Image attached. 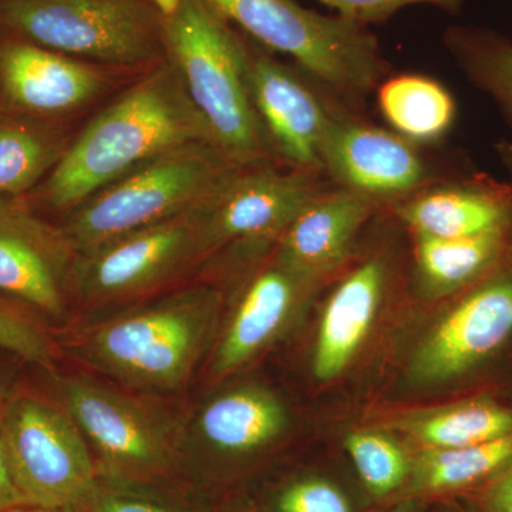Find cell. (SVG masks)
Instances as JSON below:
<instances>
[{
    "label": "cell",
    "instance_id": "6da1fadb",
    "mask_svg": "<svg viewBox=\"0 0 512 512\" xmlns=\"http://www.w3.org/2000/svg\"><path fill=\"white\" fill-rule=\"evenodd\" d=\"M197 141L207 127L173 64H156L127 84L77 131L60 163L28 195L36 210L66 215L150 158ZM212 144V143H211Z\"/></svg>",
    "mask_w": 512,
    "mask_h": 512
},
{
    "label": "cell",
    "instance_id": "7a4b0ae2",
    "mask_svg": "<svg viewBox=\"0 0 512 512\" xmlns=\"http://www.w3.org/2000/svg\"><path fill=\"white\" fill-rule=\"evenodd\" d=\"M221 302L215 286H185L77 328L64 346L134 392H181L210 349Z\"/></svg>",
    "mask_w": 512,
    "mask_h": 512
},
{
    "label": "cell",
    "instance_id": "3957f363",
    "mask_svg": "<svg viewBox=\"0 0 512 512\" xmlns=\"http://www.w3.org/2000/svg\"><path fill=\"white\" fill-rule=\"evenodd\" d=\"M161 23L165 60L177 70L211 143L241 167L276 163L249 94L251 40L204 0H181Z\"/></svg>",
    "mask_w": 512,
    "mask_h": 512
},
{
    "label": "cell",
    "instance_id": "277c9868",
    "mask_svg": "<svg viewBox=\"0 0 512 512\" xmlns=\"http://www.w3.org/2000/svg\"><path fill=\"white\" fill-rule=\"evenodd\" d=\"M256 45L284 55L352 109L390 74L367 26L305 8L296 0H204Z\"/></svg>",
    "mask_w": 512,
    "mask_h": 512
},
{
    "label": "cell",
    "instance_id": "5b68a950",
    "mask_svg": "<svg viewBox=\"0 0 512 512\" xmlns=\"http://www.w3.org/2000/svg\"><path fill=\"white\" fill-rule=\"evenodd\" d=\"M239 167L210 141L185 144L100 188L64 215L60 225L82 254L201 207Z\"/></svg>",
    "mask_w": 512,
    "mask_h": 512
},
{
    "label": "cell",
    "instance_id": "8992f818",
    "mask_svg": "<svg viewBox=\"0 0 512 512\" xmlns=\"http://www.w3.org/2000/svg\"><path fill=\"white\" fill-rule=\"evenodd\" d=\"M0 32L114 69L146 72L165 60L151 0H0Z\"/></svg>",
    "mask_w": 512,
    "mask_h": 512
},
{
    "label": "cell",
    "instance_id": "52a82bcc",
    "mask_svg": "<svg viewBox=\"0 0 512 512\" xmlns=\"http://www.w3.org/2000/svg\"><path fill=\"white\" fill-rule=\"evenodd\" d=\"M2 430L28 505L90 512L101 487L89 443L62 404L23 392L3 400Z\"/></svg>",
    "mask_w": 512,
    "mask_h": 512
},
{
    "label": "cell",
    "instance_id": "ba28073f",
    "mask_svg": "<svg viewBox=\"0 0 512 512\" xmlns=\"http://www.w3.org/2000/svg\"><path fill=\"white\" fill-rule=\"evenodd\" d=\"M204 264L198 207L79 254L74 302L101 309L144 301Z\"/></svg>",
    "mask_w": 512,
    "mask_h": 512
},
{
    "label": "cell",
    "instance_id": "9c48e42d",
    "mask_svg": "<svg viewBox=\"0 0 512 512\" xmlns=\"http://www.w3.org/2000/svg\"><path fill=\"white\" fill-rule=\"evenodd\" d=\"M330 185L323 174L278 163L239 167L200 207L207 262L231 247H274L303 208Z\"/></svg>",
    "mask_w": 512,
    "mask_h": 512
},
{
    "label": "cell",
    "instance_id": "30bf717a",
    "mask_svg": "<svg viewBox=\"0 0 512 512\" xmlns=\"http://www.w3.org/2000/svg\"><path fill=\"white\" fill-rule=\"evenodd\" d=\"M143 73L86 62L0 32V111L5 113L73 124Z\"/></svg>",
    "mask_w": 512,
    "mask_h": 512
},
{
    "label": "cell",
    "instance_id": "8fae6325",
    "mask_svg": "<svg viewBox=\"0 0 512 512\" xmlns=\"http://www.w3.org/2000/svg\"><path fill=\"white\" fill-rule=\"evenodd\" d=\"M57 390L59 403L113 476L150 478L173 464V423L150 404L86 377H63Z\"/></svg>",
    "mask_w": 512,
    "mask_h": 512
},
{
    "label": "cell",
    "instance_id": "7c38bea8",
    "mask_svg": "<svg viewBox=\"0 0 512 512\" xmlns=\"http://www.w3.org/2000/svg\"><path fill=\"white\" fill-rule=\"evenodd\" d=\"M77 256L62 225L42 217L28 195H0V296L43 318H66Z\"/></svg>",
    "mask_w": 512,
    "mask_h": 512
},
{
    "label": "cell",
    "instance_id": "4fadbf2b",
    "mask_svg": "<svg viewBox=\"0 0 512 512\" xmlns=\"http://www.w3.org/2000/svg\"><path fill=\"white\" fill-rule=\"evenodd\" d=\"M322 171L330 183L386 210L439 181L419 144L362 119L343 101L336 103L323 140Z\"/></svg>",
    "mask_w": 512,
    "mask_h": 512
},
{
    "label": "cell",
    "instance_id": "5bb4252c",
    "mask_svg": "<svg viewBox=\"0 0 512 512\" xmlns=\"http://www.w3.org/2000/svg\"><path fill=\"white\" fill-rule=\"evenodd\" d=\"M248 87L276 163L323 174V140L340 100L252 40Z\"/></svg>",
    "mask_w": 512,
    "mask_h": 512
},
{
    "label": "cell",
    "instance_id": "9a60e30c",
    "mask_svg": "<svg viewBox=\"0 0 512 512\" xmlns=\"http://www.w3.org/2000/svg\"><path fill=\"white\" fill-rule=\"evenodd\" d=\"M512 336V269L481 279L431 330L412 360L414 382H448L497 352Z\"/></svg>",
    "mask_w": 512,
    "mask_h": 512
},
{
    "label": "cell",
    "instance_id": "2e32d148",
    "mask_svg": "<svg viewBox=\"0 0 512 512\" xmlns=\"http://www.w3.org/2000/svg\"><path fill=\"white\" fill-rule=\"evenodd\" d=\"M313 285L279 261L274 247L262 252L242 282L227 325L212 350V379H224L261 355L285 329Z\"/></svg>",
    "mask_w": 512,
    "mask_h": 512
},
{
    "label": "cell",
    "instance_id": "e0dca14e",
    "mask_svg": "<svg viewBox=\"0 0 512 512\" xmlns=\"http://www.w3.org/2000/svg\"><path fill=\"white\" fill-rule=\"evenodd\" d=\"M382 204L332 184L309 202L274 245L279 261L313 284L348 261L359 232Z\"/></svg>",
    "mask_w": 512,
    "mask_h": 512
},
{
    "label": "cell",
    "instance_id": "ac0fdd59",
    "mask_svg": "<svg viewBox=\"0 0 512 512\" xmlns=\"http://www.w3.org/2000/svg\"><path fill=\"white\" fill-rule=\"evenodd\" d=\"M389 210L420 237L473 238L510 231L512 184L484 177L439 180Z\"/></svg>",
    "mask_w": 512,
    "mask_h": 512
},
{
    "label": "cell",
    "instance_id": "d6986e66",
    "mask_svg": "<svg viewBox=\"0 0 512 512\" xmlns=\"http://www.w3.org/2000/svg\"><path fill=\"white\" fill-rule=\"evenodd\" d=\"M387 274L382 256H369L330 295L313 353V375L320 382L338 377L362 348L379 312Z\"/></svg>",
    "mask_w": 512,
    "mask_h": 512
},
{
    "label": "cell",
    "instance_id": "ffe728a7",
    "mask_svg": "<svg viewBox=\"0 0 512 512\" xmlns=\"http://www.w3.org/2000/svg\"><path fill=\"white\" fill-rule=\"evenodd\" d=\"M288 424L284 404L258 386H242L215 396L195 421V433L212 450L248 454L282 436Z\"/></svg>",
    "mask_w": 512,
    "mask_h": 512
},
{
    "label": "cell",
    "instance_id": "44dd1931",
    "mask_svg": "<svg viewBox=\"0 0 512 512\" xmlns=\"http://www.w3.org/2000/svg\"><path fill=\"white\" fill-rule=\"evenodd\" d=\"M76 133L52 123L0 111V195H29L55 170Z\"/></svg>",
    "mask_w": 512,
    "mask_h": 512
},
{
    "label": "cell",
    "instance_id": "7402d4cb",
    "mask_svg": "<svg viewBox=\"0 0 512 512\" xmlns=\"http://www.w3.org/2000/svg\"><path fill=\"white\" fill-rule=\"evenodd\" d=\"M375 93L390 130L419 146L441 140L456 121L453 94L426 74H389Z\"/></svg>",
    "mask_w": 512,
    "mask_h": 512
},
{
    "label": "cell",
    "instance_id": "603a6c76",
    "mask_svg": "<svg viewBox=\"0 0 512 512\" xmlns=\"http://www.w3.org/2000/svg\"><path fill=\"white\" fill-rule=\"evenodd\" d=\"M508 232L457 239L413 235L414 259L421 284L436 295L477 284L503 259Z\"/></svg>",
    "mask_w": 512,
    "mask_h": 512
},
{
    "label": "cell",
    "instance_id": "cb8c5ba5",
    "mask_svg": "<svg viewBox=\"0 0 512 512\" xmlns=\"http://www.w3.org/2000/svg\"><path fill=\"white\" fill-rule=\"evenodd\" d=\"M443 43L458 69L512 123V37L477 25H451Z\"/></svg>",
    "mask_w": 512,
    "mask_h": 512
},
{
    "label": "cell",
    "instance_id": "d4e9b609",
    "mask_svg": "<svg viewBox=\"0 0 512 512\" xmlns=\"http://www.w3.org/2000/svg\"><path fill=\"white\" fill-rule=\"evenodd\" d=\"M427 448L477 446L512 434V410L490 400H471L400 423Z\"/></svg>",
    "mask_w": 512,
    "mask_h": 512
},
{
    "label": "cell",
    "instance_id": "484cf974",
    "mask_svg": "<svg viewBox=\"0 0 512 512\" xmlns=\"http://www.w3.org/2000/svg\"><path fill=\"white\" fill-rule=\"evenodd\" d=\"M512 458V434L477 446L427 448L414 468L421 491H451L493 477Z\"/></svg>",
    "mask_w": 512,
    "mask_h": 512
},
{
    "label": "cell",
    "instance_id": "4316f807",
    "mask_svg": "<svg viewBox=\"0 0 512 512\" xmlns=\"http://www.w3.org/2000/svg\"><path fill=\"white\" fill-rule=\"evenodd\" d=\"M345 447L367 490L379 497L399 488L409 474L406 454L383 434L353 431L346 437Z\"/></svg>",
    "mask_w": 512,
    "mask_h": 512
},
{
    "label": "cell",
    "instance_id": "83f0119b",
    "mask_svg": "<svg viewBox=\"0 0 512 512\" xmlns=\"http://www.w3.org/2000/svg\"><path fill=\"white\" fill-rule=\"evenodd\" d=\"M36 316L26 306L0 296V349L53 372L56 343Z\"/></svg>",
    "mask_w": 512,
    "mask_h": 512
},
{
    "label": "cell",
    "instance_id": "f1b7e54d",
    "mask_svg": "<svg viewBox=\"0 0 512 512\" xmlns=\"http://www.w3.org/2000/svg\"><path fill=\"white\" fill-rule=\"evenodd\" d=\"M316 2L332 9L333 15L370 28L372 25L386 23L397 13L412 6H431L441 12L456 15L463 8L466 0H316Z\"/></svg>",
    "mask_w": 512,
    "mask_h": 512
},
{
    "label": "cell",
    "instance_id": "f546056e",
    "mask_svg": "<svg viewBox=\"0 0 512 512\" xmlns=\"http://www.w3.org/2000/svg\"><path fill=\"white\" fill-rule=\"evenodd\" d=\"M281 512H352L348 498L335 485L303 480L286 488L279 498Z\"/></svg>",
    "mask_w": 512,
    "mask_h": 512
},
{
    "label": "cell",
    "instance_id": "4dcf8cb0",
    "mask_svg": "<svg viewBox=\"0 0 512 512\" xmlns=\"http://www.w3.org/2000/svg\"><path fill=\"white\" fill-rule=\"evenodd\" d=\"M90 512H177L156 501L123 493H110L101 488Z\"/></svg>",
    "mask_w": 512,
    "mask_h": 512
},
{
    "label": "cell",
    "instance_id": "1f68e13d",
    "mask_svg": "<svg viewBox=\"0 0 512 512\" xmlns=\"http://www.w3.org/2000/svg\"><path fill=\"white\" fill-rule=\"evenodd\" d=\"M2 409L3 400H0V512H8L13 508L28 505V503L20 493L15 477H13L12 467H10L8 450H6L5 439H3Z\"/></svg>",
    "mask_w": 512,
    "mask_h": 512
},
{
    "label": "cell",
    "instance_id": "d6a6232c",
    "mask_svg": "<svg viewBox=\"0 0 512 512\" xmlns=\"http://www.w3.org/2000/svg\"><path fill=\"white\" fill-rule=\"evenodd\" d=\"M484 505L488 512H512V458L491 477Z\"/></svg>",
    "mask_w": 512,
    "mask_h": 512
},
{
    "label": "cell",
    "instance_id": "836d02e7",
    "mask_svg": "<svg viewBox=\"0 0 512 512\" xmlns=\"http://www.w3.org/2000/svg\"><path fill=\"white\" fill-rule=\"evenodd\" d=\"M495 151H497L498 160L501 161V164L504 165L505 170L512 178V141H500L495 146Z\"/></svg>",
    "mask_w": 512,
    "mask_h": 512
},
{
    "label": "cell",
    "instance_id": "e575fe53",
    "mask_svg": "<svg viewBox=\"0 0 512 512\" xmlns=\"http://www.w3.org/2000/svg\"><path fill=\"white\" fill-rule=\"evenodd\" d=\"M151 2H153L154 8L157 9L161 19L174 15L181 5V0H151Z\"/></svg>",
    "mask_w": 512,
    "mask_h": 512
},
{
    "label": "cell",
    "instance_id": "d590c367",
    "mask_svg": "<svg viewBox=\"0 0 512 512\" xmlns=\"http://www.w3.org/2000/svg\"><path fill=\"white\" fill-rule=\"evenodd\" d=\"M8 512H76L69 510H57V508H45V507H36V505H22V507L13 508Z\"/></svg>",
    "mask_w": 512,
    "mask_h": 512
}]
</instances>
